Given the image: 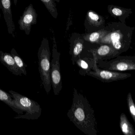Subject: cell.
Returning a JSON list of instances; mask_svg holds the SVG:
<instances>
[{"mask_svg":"<svg viewBox=\"0 0 135 135\" xmlns=\"http://www.w3.org/2000/svg\"><path fill=\"white\" fill-rule=\"evenodd\" d=\"M67 115L80 131L87 135H98L95 111L83 94L73 88L72 104Z\"/></svg>","mask_w":135,"mask_h":135,"instance_id":"6da1fadb","label":"cell"},{"mask_svg":"<svg viewBox=\"0 0 135 135\" xmlns=\"http://www.w3.org/2000/svg\"><path fill=\"white\" fill-rule=\"evenodd\" d=\"M109 33L99 41V45H111L120 54L128 50L132 42L133 29L121 22L107 24Z\"/></svg>","mask_w":135,"mask_h":135,"instance_id":"7a4b0ae2","label":"cell"},{"mask_svg":"<svg viewBox=\"0 0 135 135\" xmlns=\"http://www.w3.org/2000/svg\"><path fill=\"white\" fill-rule=\"evenodd\" d=\"M50 52L49 40L44 38L38 49V70L44 88L47 94L51 90L50 78Z\"/></svg>","mask_w":135,"mask_h":135,"instance_id":"3957f363","label":"cell"},{"mask_svg":"<svg viewBox=\"0 0 135 135\" xmlns=\"http://www.w3.org/2000/svg\"><path fill=\"white\" fill-rule=\"evenodd\" d=\"M9 92L21 109L26 112L25 114L18 115L14 117V119L37 120L40 117L41 114L42 108L37 102L14 91L9 90Z\"/></svg>","mask_w":135,"mask_h":135,"instance_id":"277c9868","label":"cell"},{"mask_svg":"<svg viewBox=\"0 0 135 135\" xmlns=\"http://www.w3.org/2000/svg\"><path fill=\"white\" fill-rule=\"evenodd\" d=\"M98 68L101 69L122 72L135 70V56L119 55L109 61L97 60Z\"/></svg>","mask_w":135,"mask_h":135,"instance_id":"5b68a950","label":"cell"},{"mask_svg":"<svg viewBox=\"0 0 135 135\" xmlns=\"http://www.w3.org/2000/svg\"><path fill=\"white\" fill-rule=\"evenodd\" d=\"M60 53L57 51L56 44L54 38L52 59L50 64L51 84L55 95H58L62 89V82L60 65Z\"/></svg>","mask_w":135,"mask_h":135,"instance_id":"8992f818","label":"cell"},{"mask_svg":"<svg viewBox=\"0 0 135 135\" xmlns=\"http://www.w3.org/2000/svg\"><path fill=\"white\" fill-rule=\"evenodd\" d=\"M93 57L95 59L94 66L92 70L87 72V75L97 79L103 83H110L123 80L132 76V74L130 73L101 69L97 66L96 57L94 55Z\"/></svg>","mask_w":135,"mask_h":135,"instance_id":"52a82bcc","label":"cell"},{"mask_svg":"<svg viewBox=\"0 0 135 135\" xmlns=\"http://www.w3.org/2000/svg\"><path fill=\"white\" fill-rule=\"evenodd\" d=\"M37 14L32 4L25 8L18 21L19 28L27 35H30L31 27L37 23Z\"/></svg>","mask_w":135,"mask_h":135,"instance_id":"ba28073f","label":"cell"},{"mask_svg":"<svg viewBox=\"0 0 135 135\" xmlns=\"http://www.w3.org/2000/svg\"><path fill=\"white\" fill-rule=\"evenodd\" d=\"M105 20L103 17L92 10L88 12L84 23L87 33L103 29L105 27Z\"/></svg>","mask_w":135,"mask_h":135,"instance_id":"9c48e42d","label":"cell"},{"mask_svg":"<svg viewBox=\"0 0 135 135\" xmlns=\"http://www.w3.org/2000/svg\"><path fill=\"white\" fill-rule=\"evenodd\" d=\"M90 51L97 60H102L112 59L120 55L118 51L108 44H100V46L97 49H90Z\"/></svg>","mask_w":135,"mask_h":135,"instance_id":"30bf717a","label":"cell"},{"mask_svg":"<svg viewBox=\"0 0 135 135\" xmlns=\"http://www.w3.org/2000/svg\"><path fill=\"white\" fill-rule=\"evenodd\" d=\"M0 8L3 12L8 33L13 36L15 26L12 18L11 0H0Z\"/></svg>","mask_w":135,"mask_h":135,"instance_id":"8fae6325","label":"cell"},{"mask_svg":"<svg viewBox=\"0 0 135 135\" xmlns=\"http://www.w3.org/2000/svg\"><path fill=\"white\" fill-rule=\"evenodd\" d=\"M75 37H72L70 41L69 54L71 56L72 63L75 65L76 60L80 57V54L84 48V40L82 35H77Z\"/></svg>","mask_w":135,"mask_h":135,"instance_id":"7c38bea8","label":"cell"},{"mask_svg":"<svg viewBox=\"0 0 135 135\" xmlns=\"http://www.w3.org/2000/svg\"><path fill=\"white\" fill-rule=\"evenodd\" d=\"M0 62L14 75L21 76L22 72L17 67L15 59L11 53L0 51Z\"/></svg>","mask_w":135,"mask_h":135,"instance_id":"4fadbf2b","label":"cell"},{"mask_svg":"<svg viewBox=\"0 0 135 135\" xmlns=\"http://www.w3.org/2000/svg\"><path fill=\"white\" fill-rule=\"evenodd\" d=\"M109 14L114 18H118L121 22L126 23V20L132 13L131 9L125 8L118 6L110 5L107 7Z\"/></svg>","mask_w":135,"mask_h":135,"instance_id":"5bb4252c","label":"cell"},{"mask_svg":"<svg viewBox=\"0 0 135 135\" xmlns=\"http://www.w3.org/2000/svg\"><path fill=\"white\" fill-rule=\"evenodd\" d=\"M0 100L7 104L18 114H23L24 111L21 109L11 94L0 88Z\"/></svg>","mask_w":135,"mask_h":135,"instance_id":"9a60e30c","label":"cell"},{"mask_svg":"<svg viewBox=\"0 0 135 135\" xmlns=\"http://www.w3.org/2000/svg\"><path fill=\"white\" fill-rule=\"evenodd\" d=\"M109 29L107 26L104 28L91 33L81 35L84 40L90 43L99 44V41L106 35L109 33Z\"/></svg>","mask_w":135,"mask_h":135,"instance_id":"2e32d148","label":"cell"},{"mask_svg":"<svg viewBox=\"0 0 135 135\" xmlns=\"http://www.w3.org/2000/svg\"><path fill=\"white\" fill-rule=\"evenodd\" d=\"M95 59L93 58L84 57L81 58L79 57L75 62V64H77L79 68V73L81 75L86 76L87 72L92 70L94 66Z\"/></svg>","mask_w":135,"mask_h":135,"instance_id":"e0dca14e","label":"cell"},{"mask_svg":"<svg viewBox=\"0 0 135 135\" xmlns=\"http://www.w3.org/2000/svg\"><path fill=\"white\" fill-rule=\"evenodd\" d=\"M119 126L124 135H135V130L133 126L129 122L127 116L124 113H122L120 115Z\"/></svg>","mask_w":135,"mask_h":135,"instance_id":"ac0fdd59","label":"cell"},{"mask_svg":"<svg viewBox=\"0 0 135 135\" xmlns=\"http://www.w3.org/2000/svg\"><path fill=\"white\" fill-rule=\"evenodd\" d=\"M11 54L14 57L16 63L17 65V67L22 72V74H23L25 75H26L27 73V71L26 70V68L27 67V65L25 64L23 60L19 55L14 48H13L12 49Z\"/></svg>","mask_w":135,"mask_h":135,"instance_id":"d6986e66","label":"cell"},{"mask_svg":"<svg viewBox=\"0 0 135 135\" xmlns=\"http://www.w3.org/2000/svg\"><path fill=\"white\" fill-rule=\"evenodd\" d=\"M44 4L50 15L54 18H57V9L55 1L54 0H40Z\"/></svg>","mask_w":135,"mask_h":135,"instance_id":"ffe728a7","label":"cell"},{"mask_svg":"<svg viewBox=\"0 0 135 135\" xmlns=\"http://www.w3.org/2000/svg\"><path fill=\"white\" fill-rule=\"evenodd\" d=\"M126 100L129 112L133 121L135 122V105L130 92L128 93Z\"/></svg>","mask_w":135,"mask_h":135,"instance_id":"44dd1931","label":"cell"},{"mask_svg":"<svg viewBox=\"0 0 135 135\" xmlns=\"http://www.w3.org/2000/svg\"><path fill=\"white\" fill-rule=\"evenodd\" d=\"M54 1H56V2H57V3H60V0H54Z\"/></svg>","mask_w":135,"mask_h":135,"instance_id":"7402d4cb","label":"cell"},{"mask_svg":"<svg viewBox=\"0 0 135 135\" xmlns=\"http://www.w3.org/2000/svg\"><path fill=\"white\" fill-rule=\"evenodd\" d=\"M1 13H0V20H1Z\"/></svg>","mask_w":135,"mask_h":135,"instance_id":"603a6c76","label":"cell"}]
</instances>
